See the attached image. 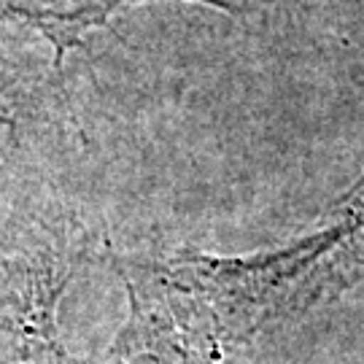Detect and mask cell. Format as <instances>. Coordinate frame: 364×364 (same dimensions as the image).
Listing matches in <instances>:
<instances>
[{
  "label": "cell",
  "instance_id": "6da1fadb",
  "mask_svg": "<svg viewBox=\"0 0 364 364\" xmlns=\"http://www.w3.org/2000/svg\"><path fill=\"white\" fill-rule=\"evenodd\" d=\"M132 0H0V19H22L33 25L54 46V65H63L68 49L103 25L119 6ZM219 6L224 11H237L243 0H200Z\"/></svg>",
  "mask_w": 364,
  "mask_h": 364
},
{
  "label": "cell",
  "instance_id": "7a4b0ae2",
  "mask_svg": "<svg viewBox=\"0 0 364 364\" xmlns=\"http://www.w3.org/2000/svg\"><path fill=\"white\" fill-rule=\"evenodd\" d=\"M41 78L0 63V165L16 154H36V141L52 130L49 95Z\"/></svg>",
  "mask_w": 364,
  "mask_h": 364
}]
</instances>
